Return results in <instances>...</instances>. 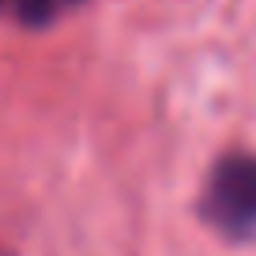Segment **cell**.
<instances>
[{"instance_id":"cell-3","label":"cell","mask_w":256,"mask_h":256,"mask_svg":"<svg viewBox=\"0 0 256 256\" xmlns=\"http://www.w3.org/2000/svg\"><path fill=\"white\" fill-rule=\"evenodd\" d=\"M0 12H8V0H0Z\"/></svg>"},{"instance_id":"cell-2","label":"cell","mask_w":256,"mask_h":256,"mask_svg":"<svg viewBox=\"0 0 256 256\" xmlns=\"http://www.w3.org/2000/svg\"><path fill=\"white\" fill-rule=\"evenodd\" d=\"M83 0H8V16H16L26 26H46L53 19H60L64 12L80 8Z\"/></svg>"},{"instance_id":"cell-4","label":"cell","mask_w":256,"mask_h":256,"mask_svg":"<svg viewBox=\"0 0 256 256\" xmlns=\"http://www.w3.org/2000/svg\"><path fill=\"white\" fill-rule=\"evenodd\" d=\"M0 256H12V252H8V248H0Z\"/></svg>"},{"instance_id":"cell-1","label":"cell","mask_w":256,"mask_h":256,"mask_svg":"<svg viewBox=\"0 0 256 256\" xmlns=\"http://www.w3.org/2000/svg\"><path fill=\"white\" fill-rule=\"evenodd\" d=\"M200 215L222 238H248L256 230V154L226 151L211 166L200 196Z\"/></svg>"}]
</instances>
